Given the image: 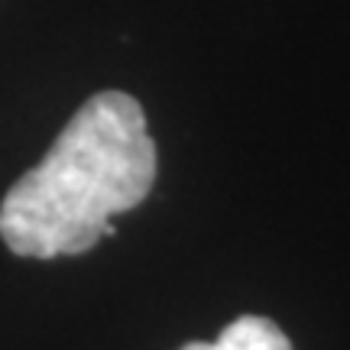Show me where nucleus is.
<instances>
[{"label": "nucleus", "mask_w": 350, "mask_h": 350, "mask_svg": "<svg viewBox=\"0 0 350 350\" xmlns=\"http://www.w3.org/2000/svg\"><path fill=\"white\" fill-rule=\"evenodd\" d=\"M182 350H292L286 331L260 314H243L217 334V340H191Z\"/></svg>", "instance_id": "nucleus-2"}, {"label": "nucleus", "mask_w": 350, "mask_h": 350, "mask_svg": "<svg viewBox=\"0 0 350 350\" xmlns=\"http://www.w3.org/2000/svg\"><path fill=\"white\" fill-rule=\"evenodd\" d=\"M156 182V143L139 100L88 98L36 169L0 204V237L16 256L52 260L91 250L111 217L137 208Z\"/></svg>", "instance_id": "nucleus-1"}]
</instances>
